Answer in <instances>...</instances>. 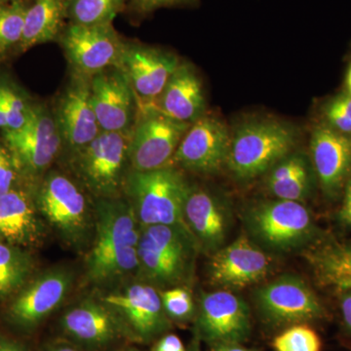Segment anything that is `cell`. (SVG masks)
<instances>
[{
  "label": "cell",
  "instance_id": "6da1fadb",
  "mask_svg": "<svg viewBox=\"0 0 351 351\" xmlns=\"http://www.w3.org/2000/svg\"><path fill=\"white\" fill-rule=\"evenodd\" d=\"M141 230L124 196L95 199L93 243L85 258L88 280L105 284L137 272Z\"/></svg>",
  "mask_w": 351,
  "mask_h": 351
},
{
  "label": "cell",
  "instance_id": "7a4b0ae2",
  "mask_svg": "<svg viewBox=\"0 0 351 351\" xmlns=\"http://www.w3.org/2000/svg\"><path fill=\"white\" fill-rule=\"evenodd\" d=\"M199 251L189 228L143 226L138 244L137 274L143 282L158 290L186 286L193 280Z\"/></svg>",
  "mask_w": 351,
  "mask_h": 351
},
{
  "label": "cell",
  "instance_id": "3957f363",
  "mask_svg": "<svg viewBox=\"0 0 351 351\" xmlns=\"http://www.w3.org/2000/svg\"><path fill=\"white\" fill-rule=\"evenodd\" d=\"M191 186L171 165L149 171L129 170L123 196L135 212L140 226H179L184 221V205Z\"/></svg>",
  "mask_w": 351,
  "mask_h": 351
},
{
  "label": "cell",
  "instance_id": "277c9868",
  "mask_svg": "<svg viewBox=\"0 0 351 351\" xmlns=\"http://www.w3.org/2000/svg\"><path fill=\"white\" fill-rule=\"evenodd\" d=\"M243 221L248 237L269 254L300 250L316 235L313 217L298 201H261L245 211Z\"/></svg>",
  "mask_w": 351,
  "mask_h": 351
},
{
  "label": "cell",
  "instance_id": "5b68a950",
  "mask_svg": "<svg viewBox=\"0 0 351 351\" xmlns=\"http://www.w3.org/2000/svg\"><path fill=\"white\" fill-rule=\"evenodd\" d=\"M131 132H103L86 147L69 156L73 175L94 199L123 196L130 170Z\"/></svg>",
  "mask_w": 351,
  "mask_h": 351
},
{
  "label": "cell",
  "instance_id": "8992f818",
  "mask_svg": "<svg viewBox=\"0 0 351 351\" xmlns=\"http://www.w3.org/2000/svg\"><path fill=\"white\" fill-rule=\"evenodd\" d=\"M294 145V131L287 125L265 120L248 122L230 138L226 164L237 179L248 181L271 169Z\"/></svg>",
  "mask_w": 351,
  "mask_h": 351
},
{
  "label": "cell",
  "instance_id": "52a82bcc",
  "mask_svg": "<svg viewBox=\"0 0 351 351\" xmlns=\"http://www.w3.org/2000/svg\"><path fill=\"white\" fill-rule=\"evenodd\" d=\"M34 200L39 213L64 241L75 247L87 242L94 226V209L92 213L80 184L61 173H48L39 182Z\"/></svg>",
  "mask_w": 351,
  "mask_h": 351
},
{
  "label": "cell",
  "instance_id": "ba28073f",
  "mask_svg": "<svg viewBox=\"0 0 351 351\" xmlns=\"http://www.w3.org/2000/svg\"><path fill=\"white\" fill-rule=\"evenodd\" d=\"M2 132L19 174L29 181L43 179L64 147L54 114L43 104H32L24 126Z\"/></svg>",
  "mask_w": 351,
  "mask_h": 351
},
{
  "label": "cell",
  "instance_id": "9c48e42d",
  "mask_svg": "<svg viewBox=\"0 0 351 351\" xmlns=\"http://www.w3.org/2000/svg\"><path fill=\"white\" fill-rule=\"evenodd\" d=\"M261 317L270 326H293L322 319L326 311L313 289L299 276H282L254 293Z\"/></svg>",
  "mask_w": 351,
  "mask_h": 351
},
{
  "label": "cell",
  "instance_id": "30bf717a",
  "mask_svg": "<svg viewBox=\"0 0 351 351\" xmlns=\"http://www.w3.org/2000/svg\"><path fill=\"white\" fill-rule=\"evenodd\" d=\"M138 110L131 132L130 170L149 171L169 165L191 124L170 119L152 107Z\"/></svg>",
  "mask_w": 351,
  "mask_h": 351
},
{
  "label": "cell",
  "instance_id": "8fae6325",
  "mask_svg": "<svg viewBox=\"0 0 351 351\" xmlns=\"http://www.w3.org/2000/svg\"><path fill=\"white\" fill-rule=\"evenodd\" d=\"M59 39L71 73L86 77L119 66L126 44L112 24L69 23Z\"/></svg>",
  "mask_w": 351,
  "mask_h": 351
},
{
  "label": "cell",
  "instance_id": "7c38bea8",
  "mask_svg": "<svg viewBox=\"0 0 351 351\" xmlns=\"http://www.w3.org/2000/svg\"><path fill=\"white\" fill-rule=\"evenodd\" d=\"M100 300L119 317L127 336L134 339L147 343L170 329L160 292L151 284H129Z\"/></svg>",
  "mask_w": 351,
  "mask_h": 351
},
{
  "label": "cell",
  "instance_id": "4fadbf2b",
  "mask_svg": "<svg viewBox=\"0 0 351 351\" xmlns=\"http://www.w3.org/2000/svg\"><path fill=\"white\" fill-rule=\"evenodd\" d=\"M248 304L232 291L202 293L195 314V337L212 346L242 343L250 337Z\"/></svg>",
  "mask_w": 351,
  "mask_h": 351
},
{
  "label": "cell",
  "instance_id": "5bb4252c",
  "mask_svg": "<svg viewBox=\"0 0 351 351\" xmlns=\"http://www.w3.org/2000/svg\"><path fill=\"white\" fill-rule=\"evenodd\" d=\"M274 267L272 256L248 235L242 234L212 254L208 274L213 285L241 290L262 282Z\"/></svg>",
  "mask_w": 351,
  "mask_h": 351
},
{
  "label": "cell",
  "instance_id": "9a60e30c",
  "mask_svg": "<svg viewBox=\"0 0 351 351\" xmlns=\"http://www.w3.org/2000/svg\"><path fill=\"white\" fill-rule=\"evenodd\" d=\"M53 114L69 156L90 144L101 132L92 103L91 77L71 73Z\"/></svg>",
  "mask_w": 351,
  "mask_h": 351
},
{
  "label": "cell",
  "instance_id": "2e32d148",
  "mask_svg": "<svg viewBox=\"0 0 351 351\" xmlns=\"http://www.w3.org/2000/svg\"><path fill=\"white\" fill-rule=\"evenodd\" d=\"M180 64L172 53L144 44L126 43L117 68L128 78L140 108L154 105Z\"/></svg>",
  "mask_w": 351,
  "mask_h": 351
},
{
  "label": "cell",
  "instance_id": "e0dca14e",
  "mask_svg": "<svg viewBox=\"0 0 351 351\" xmlns=\"http://www.w3.org/2000/svg\"><path fill=\"white\" fill-rule=\"evenodd\" d=\"M230 138L221 120L200 117L184 134L173 160L184 169L211 174L226 163Z\"/></svg>",
  "mask_w": 351,
  "mask_h": 351
},
{
  "label": "cell",
  "instance_id": "ac0fdd59",
  "mask_svg": "<svg viewBox=\"0 0 351 351\" xmlns=\"http://www.w3.org/2000/svg\"><path fill=\"white\" fill-rule=\"evenodd\" d=\"M91 95L101 131L132 130L137 117V99L121 69L113 66L92 76Z\"/></svg>",
  "mask_w": 351,
  "mask_h": 351
},
{
  "label": "cell",
  "instance_id": "d6986e66",
  "mask_svg": "<svg viewBox=\"0 0 351 351\" xmlns=\"http://www.w3.org/2000/svg\"><path fill=\"white\" fill-rule=\"evenodd\" d=\"M71 284L73 276L69 270L44 272L18 293L7 313L9 320L24 329L38 326L64 302Z\"/></svg>",
  "mask_w": 351,
  "mask_h": 351
},
{
  "label": "cell",
  "instance_id": "ffe728a7",
  "mask_svg": "<svg viewBox=\"0 0 351 351\" xmlns=\"http://www.w3.org/2000/svg\"><path fill=\"white\" fill-rule=\"evenodd\" d=\"M184 215V221L200 251L212 255L225 246L232 218L228 208L216 195L191 186Z\"/></svg>",
  "mask_w": 351,
  "mask_h": 351
},
{
  "label": "cell",
  "instance_id": "44dd1931",
  "mask_svg": "<svg viewBox=\"0 0 351 351\" xmlns=\"http://www.w3.org/2000/svg\"><path fill=\"white\" fill-rule=\"evenodd\" d=\"M62 326L69 337L92 348H103L127 336L119 317L101 300H84L69 308Z\"/></svg>",
  "mask_w": 351,
  "mask_h": 351
},
{
  "label": "cell",
  "instance_id": "7402d4cb",
  "mask_svg": "<svg viewBox=\"0 0 351 351\" xmlns=\"http://www.w3.org/2000/svg\"><path fill=\"white\" fill-rule=\"evenodd\" d=\"M36 200L24 189L16 188L0 196V240L12 246L36 245L43 235Z\"/></svg>",
  "mask_w": 351,
  "mask_h": 351
},
{
  "label": "cell",
  "instance_id": "603a6c76",
  "mask_svg": "<svg viewBox=\"0 0 351 351\" xmlns=\"http://www.w3.org/2000/svg\"><path fill=\"white\" fill-rule=\"evenodd\" d=\"M202 84L191 64L181 63L152 108L170 119L195 123L204 110Z\"/></svg>",
  "mask_w": 351,
  "mask_h": 351
},
{
  "label": "cell",
  "instance_id": "cb8c5ba5",
  "mask_svg": "<svg viewBox=\"0 0 351 351\" xmlns=\"http://www.w3.org/2000/svg\"><path fill=\"white\" fill-rule=\"evenodd\" d=\"M311 156L321 184L334 193L351 167V138L329 127H318L311 138Z\"/></svg>",
  "mask_w": 351,
  "mask_h": 351
},
{
  "label": "cell",
  "instance_id": "d4e9b609",
  "mask_svg": "<svg viewBox=\"0 0 351 351\" xmlns=\"http://www.w3.org/2000/svg\"><path fill=\"white\" fill-rule=\"evenodd\" d=\"M69 0H34L25 13L21 52L60 38L68 18Z\"/></svg>",
  "mask_w": 351,
  "mask_h": 351
},
{
  "label": "cell",
  "instance_id": "484cf974",
  "mask_svg": "<svg viewBox=\"0 0 351 351\" xmlns=\"http://www.w3.org/2000/svg\"><path fill=\"white\" fill-rule=\"evenodd\" d=\"M321 285L351 290V244L328 242L306 254Z\"/></svg>",
  "mask_w": 351,
  "mask_h": 351
},
{
  "label": "cell",
  "instance_id": "4316f807",
  "mask_svg": "<svg viewBox=\"0 0 351 351\" xmlns=\"http://www.w3.org/2000/svg\"><path fill=\"white\" fill-rule=\"evenodd\" d=\"M32 261L20 247L0 243V301L25 287L32 271Z\"/></svg>",
  "mask_w": 351,
  "mask_h": 351
},
{
  "label": "cell",
  "instance_id": "83f0119b",
  "mask_svg": "<svg viewBox=\"0 0 351 351\" xmlns=\"http://www.w3.org/2000/svg\"><path fill=\"white\" fill-rule=\"evenodd\" d=\"M32 104L19 88L0 76V129L17 130L25 125Z\"/></svg>",
  "mask_w": 351,
  "mask_h": 351
},
{
  "label": "cell",
  "instance_id": "f1b7e54d",
  "mask_svg": "<svg viewBox=\"0 0 351 351\" xmlns=\"http://www.w3.org/2000/svg\"><path fill=\"white\" fill-rule=\"evenodd\" d=\"M126 0H69L68 18L73 24H112Z\"/></svg>",
  "mask_w": 351,
  "mask_h": 351
},
{
  "label": "cell",
  "instance_id": "f546056e",
  "mask_svg": "<svg viewBox=\"0 0 351 351\" xmlns=\"http://www.w3.org/2000/svg\"><path fill=\"white\" fill-rule=\"evenodd\" d=\"M27 1L0 5V57L19 46L24 32Z\"/></svg>",
  "mask_w": 351,
  "mask_h": 351
},
{
  "label": "cell",
  "instance_id": "4dcf8cb0",
  "mask_svg": "<svg viewBox=\"0 0 351 351\" xmlns=\"http://www.w3.org/2000/svg\"><path fill=\"white\" fill-rule=\"evenodd\" d=\"M276 351H321L322 343L317 332L306 324L290 326L274 339Z\"/></svg>",
  "mask_w": 351,
  "mask_h": 351
},
{
  "label": "cell",
  "instance_id": "1f68e13d",
  "mask_svg": "<svg viewBox=\"0 0 351 351\" xmlns=\"http://www.w3.org/2000/svg\"><path fill=\"white\" fill-rule=\"evenodd\" d=\"M159 292L162 300L164 311L170 320L186 322L195 317V302L186 286L159 290Z\"/></svg>",
  "mask_w": 351,
  "mask_h": 351
},
{
  "label": "cell",
  "instance_id": "d6a6232c",
  "mask_svg": "<svg viewBox=\"0 0 351 351\" xmlns=\"http://www.w3.org/2000/svg\"><path fill=\"white\" fill-rule=\"evenodd\" d=\"M267 189L277 199L301 202L308 193L309 176L307 166L282 179L267 182Z\"/></svg>",
  "mask_w": 351,
  "mask_h": 351
},
{
  "label": "cell",
  "instance_id": "836d02e7",
  "mask_svg": "<svg viewBox=\"0 0 351 351\" xmlns=\"http://www.w3.org/2000/svg\"><path fill=\"white\" fill-rule=\"evenodd\" d=\"M19 176L10 152L5 147H0V196L5 195L15 186Z\"/></svg>",
  "mask_w": 351,
  "mask_h": 351
},
{
  "label": "cell",
  "instance_id": "e575fe53",
  "mask_svg": "<svg viewBox=\"0 0 351 351\" xmlns=\"http://www.w3.org/2000/svg\"><path fill=\"white\" fill-rule=\"evenodd\" d=\"M186 0H132L134 8L140 13H149L160 7L181 3Z\"/></svg>",
  "mask_w": 351,
  "mask_h": 351
},
{
  "label": "cell",
  "instance_id": "d590c367",
  "mask_svg": "<svg viewBox=\"0 0 351 351\" xmlns=\"http://www.w3.org/2000/svg\"><path fill=\"white\" fill-rule=\"evenodd\" d=\"M152 351H188L184 348L181 339L174 334L161 337L154 345Z\"/></svg>",
  "mask_w": 351,
  "mask_h": 351
},
{
  "label": "cell",
  "instance_id": "8d00e7d4",
  "mask_svg": "<svg viewBox=\"0 0 351 351\" xmlns=\"http://www.w3.org/2000/svg\"><path fill=\"white\" fill-rule=\"evenodd\" d=\"M327 117L335 128L343 133H351V119L346 117L345 113L339 112V110L329 106L327 110Z\"/></svg>",
  "mask_w": 351,
  "mask_h": 351
},
{
  "label": "cell",
  "instance_id": "74e56055",
  "mask_svg": "<svg viewBox=\"0 0 351 351\" xmlns=\"http://www.w3.org/2000/svg\"><path fill=\"white\" fill-rule=\"evenodd\" d=\"M341 311L343 323L351 334V290H346L341 295Z\"/></svg>",
  "mask_w": 351,
  "mask_h": 351
},
{
  "label": "cell",
  "instance_id": "f35d334b",
  "mask_svg": "<svg viewBox=\"0 0 351 351\" xmlns=\"http://www.w3.org/2000/svg\"><path fill=\"white\" fill-rule=\"evenodd\" d=\"M332 107L337 108L339 112L345 113L346 117L351 119V95L350 96H341L331 104Z\"/></svg>",
  "mask_w": 351,
  "mask_h": 351
},
{
  "label": "cell",
  "instance_id": "ab89813d",
  "mask_svg": "<svg viewBox=\"0 0 351 351\" xmlns=\"http://www.w3.org/2000/svg\"><path fill=\"white\" fill-rule=\"evenodd\" d=\"M341 215L343 221L348 225H351V182L346 189L345 202H343Z\"/></svg>",
  "mask_w": 351,
  "mask_h": 351
},
{
  "label": "cell",
  "instance_id": "60d3db41",
  "mask_svg": "<svg viewBox=\"0 0 351 351\" xmlns=\"http://www.w3.org/2000/svg\"><path fill=\"white\" fill-rule=\"evenodd\" d=\"M0 351H25L23 346L16 341L0 336Z\"/></svg>",
  "mask_w": 351,
  "mask_h": 351
},
{
  "label": "cell",
  "instance_id": "b9f144b4",
  "mask_svg": "<svg viewBox=\"0 0 351 351\" xmlns=\"http://www.w3.org/2000/svg\"><path fill=\"white\" fill-rule=\"evenodd\" d=\"M212 351H254L244 348L241 343H230V345H221L212 346Z\"/></svg>",
  "mask_w": 351,
  "mask_h": 351
},
{
  "label": "cell",
  "instance_id": "7bdbcfd3",
  "mask_svg": "<svg viewBox=\"0 0 351 351\" xmlns=\"http://www.w3.org/2000/svg\"><path fill=\"white\" fill-rule=\"evenodd\" d=\"M46 351H80L77 350V348H75V346H71L69 345H64V343H59V345H55L51 346V348H48Z\"/></svg>",
  "mask_w": 351,
  "mask_h": 351
},
{
  "label": "cell",
  "instance_id": "ee69618b",
  "mask_svg": "<svg viewBox=\"0 0 351 351\" xmlns=\"http://www.w3.org/2000/svg\"><path fill=\"white\" fill-rule=\"evenodd\" d=\"M200 341V339H198L197 337H195V339H193V343H191L188 351H201Z\"/></svg>",
  "mask_w": 351,
  "mask_h": 351
},
{
  "label": "cell",
  "instance_id": "f6af8a7d",
  "mask_svg": "<svg viewBox=\"0 0 351 351\" xmlns=\"http://www.w3.org/2000/svg\"><path fill=\"white\" fill-rule=\"evenodd\" d=\"M15 1H25V0H0V5H5Z\"/></svg>",
  "mask_w": 351,
  "mask_h": 351
},
{
  "label": "cell",
  "instance_id": "bcb514c9",
  "mask_svg": "<svg viewBox=\"0 0 351 351\" xmlns=\"http://www.w3.org/2000/svg\"><path fill=\"white\" fill-rule=\"evenodd\" d=\"M348 90H350V93L351 95V68L350 69V71H348Z\"/></svg>",
  "mask_w": 351,
  "mask_h": 351
},
{
  "label": "cell",
  "instance_id": "7dc6e473",
  "mask_svg": "<svg viewBox=\"0 0 351 351\" xmlns=\"http://www.w3.org/2000/svg\"><path fill=\"white\" fill-rule=\"evenodd\" d=\"M122 351H138V350H135V348H127V350H124Z\"/></svg>",
  "mask_w": 351,
  "mask_h": 351
}]
</instances>
